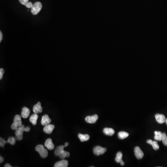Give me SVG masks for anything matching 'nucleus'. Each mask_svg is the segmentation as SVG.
I'll return each mask as SVG.
<instances>
[{
    "instance_id": "nucleus-33",
    "label": "nucleus",
    "mask_w": 167,
    "mask_h": 167,
    "mask_svg": "<svg viewBox=\"0 0 167 167\" xmlns=\"http://www.w3.org/2000/svg\"><path fill=\"white\" fill-rule=\"evenodd\" d=\"M120 164H121V165H122V166H123V165H125V162H123V161H121V162H120Z\"/></svg>"
},
{
    "instance_id": "nucleus-26",
    "label": "nucleus",
    "mask_w": 167,
    "mask_h": 167,
    "mask_svg": "<svg viewBox=\"0 0 167 167\" xmlns=\"http://www.w3.org/2000/svg\"><path fill=\"white\" fill-rule=\"evenodd\" d=\"M4 74V70L3 68L0 69V80L3 79V75Z\"/></svg>"
},
{
    "instance_id": "nucleus-11",
    "label": "nucleus",
    "mask_w": 167,
    "mask_h": 167,
    "mask_svg": "<svg viewBox=\"0 0 167 167\" xmlns=\"http://www.w3.org/2000/svg\"><path fill=\"white\" fill-rule=\"evenodd\" d=\"M45 146L48 150H54V145L52 142V140L51 139H46L45 142Z\"/></svg>"
},
{
    "instance_id": "nucleus-12",
    "label": "nucleus",
    "mask_w": 167,
    "mask_h": 167,
    "mask_svg": "<svg viewBox=\"0 0 167 167\" xmlns=\"http://www.w3.org/2000/svg\"><path fill=\"white\" fill-rule=\"evenodd\" d=\"M68 165V162L67 160L62 159L61 161L55 163L54 167H67Z\"/></svg>"
},
{
    "instance_id": "nucleus-9",
    "label": "nucleus",
    "mask_w": 167,
    "mask_h": 167,
    "mask_svg": "<svg viewBox=\"0 0 167 167\" xmlns=\"http://www.w3.org/2000/svg\"><path fill=\"white\" fill-rule=\"evenodd\" d=\"M155 118L157 123L160 124H162L166 122V117L164 115L160 114H156L155 115Z\"/></svg>"
},
{
    "instance_id": "nucleus-30",
    "label": "nucleus",
    "mask_w": 167,
    "mask_h": 167,
    "mask_svg": "<svg viewBox=\"0 0 167 167\" xmlns=\"http://www.w3.org/2000/svg\"><path fill=\"white\" fill-rule=\"evenodd\" d=\"M3 34H2V32L1 31L0 32V42H1V40H3Z\"/></svg>"
},
{
    "instance_id": "nucleus-27",
    "label": "nucleus",
    "mask_w": 167,
    "mask_h": 167,
    "mask_svg": "<svg viewBox=\"0 0 167 167\" xmlns=\"http://www.w3.org/2000/svg\"><path fill=\"white\" fill-rule=\"evenodd\" d=\"M28 1L29 0H19V1L21 4L25 5L28 3Z\"/></svg>"
},
{
    "instance_id": "nucleus-25",
    "label": "nucleus",
    "mask_w": 167,
    "mask_h": 167,
    "mask_svg": "<svg viewBox=\"0 0 167 167\" xmlns=\"http://www.w3.org/2000/svg\"><path fill=\"white\" fill-rule=\"evenodd\" d=\"M7 143V141H5V140L3 138H1V137L0 138V146L1 147H4L5 144Z\"/></svg>"
},
{
    "instance_id": "nucleus-29",
    "label": "nucleus",
    "mask_w": 167,
    "mask_h": 167,
    "mask_svg": "<svg viewBox=\"0 0 167 167\" xmlns=\"http://www.w3.org/2000/svg\"><path fill=\"white\" fill-rule=\"evenodd\" d=\"M30 131V128L29 127H26L25 128V132H29Z\"/></svg>"
},
{
    "instance_id": "nucleus-31",
    "label": "nucleus",
    "mask_w": 167,
    "mask_h": 167,
    "mask_svg": "<svg viewBox=\"0 0 167 167\" xmlns=\"http://www.w3.org/2000/svg\"><path fill=\"white\" fill-rule=\"evenodd\" d=\"M4 161V158H3V157H2L1 156H0V163H1V162H3Z\"/></svg>"
},
{
    "instance_id": "nucleus-24",
    "label": "nucleus",
    "mask_w": 167,
    "mask_h": 167,
    "mask_svg": "<svg viewBox=\"0 0 167 167\" xmlns=\"http://www.w3.org/2000/svg\"><path fill=\"white\" fill-rule=\"evenodd\" d=\"M162 143L165 146H167V136L165 133H163L162 139Z\"/></svg>"
},
{
    "instance_id": "nucleus-14",
    "label": "nucleus",
    "mask_w": 167,
    "mask_h": 167,
    "mask_svg": "<svg viewBox=\"0 0 167 167\" xmlns=\"http://www.w3.org/2000/svg\"><path fill=\"white\" fill-rule=\"evenodd\" d=\"M33 111L34 113H39L42 111L43 109L41 106V103L39 102L33 107Z\"/></svg>"
},
{
    "instance_id": "nucleus-32",
    "label": "nucleus",
    "mask_w": 167,
    "mask_h": 167,
    "mask_svg": "<svg viewBox=\"0 0 167 167\" xmlns=\"http://www.w3.org/2000/svg\"><path fill=\"white\" fill-rule=\"evenodd\" d=\"M5 167H11L12 166L11 165L9 164V163H7L5 165V166H4Z\"/></svg>"
},
{
    "instance_id": "nucleus-34",
    "label": "nucleus",
    "mask_w": 167,
    "mask_h": 167,
    "mask_svg": "<svg viewBox=\"0 0 167 167\" xmlns=\"http://www.w3.org/2000/svg\"><path fill=\"white\" fill-rule=\"evenodd\" d=\"M68 142H66V143H65V146H66V147H67V146H68Z\"/></svg>"
},
{
    "instance_id": "nucleus-15",
    "label": "nucleus",
    "mask_w": 167,
    "mask_h": 167,
    "mask_svg": "<svg viewBox=\"0 0 167 167\" xmlns=\"http://www.w3.org/2000/svg\"><path fill=\"white\" fill-rule=\"evenodd\" d=\"M30 113V111L28 108L26 107H24L22 109V111H21V117L24 119H27L28 117L29 116Z\"/></svg>"
},
{
    "instance_id": "nucleus-3",
    "label": "nucleus",
    "mask_w": 167,
    "mask_h": 167,
    "mask_svg": "<svg viewBox=\"0 0 167 167\" xmlns=\"http://www.w3.org/2000/svg\"><path fill=\"white\" fill-rule=\"evenodd\" d=\"M25 126L22 125L15 130V139L18 141H21L23 139V134L25 131Z\"/></svg>"
},
{
    "instance_id": "nucleus-16",
    "label": "nucleus",
    "mask_w": 167,
    "mask_h": 167,
    "mask_svg": "<svg viewBox=\"0 0 167 167\" xmlns=\"http://www.w3.org/2000/svg\"><path fill=\"white\" fill-rule=\"evenodd\" d=\"M103 133L105 135L109 136H112L115 133V131L112 128H105L103 130Z\"/></svg>"
},
{
    "instance_id": "nucleus-23",
    "label": "nucleus",
    "mask_w": 167,
    "mask_h": 167,
    "mask_svg": "<svg viewBox=\"0 0 167 167\" xmlns=\"http://www.w3.org/2000/svg\"><path fill=\"white\" fill-rule=\"evenodd\" d=\"M15 142H16V139L14 137H9L8 141H7V143H9L12 145L15 144Z\"/></svg>"
},
{
    "instance_id": "nucleus-21",
    "label": "nucleus",
    "mask_w": 167,
    "mask_h": 167,
    "mask_svg": "<svg viewBox=\"0 0 167 167\" xmlns=\"http://www.w3.org/2000/svg\"><path fill=\"white\" fill-rule=\"evenodd\" d=\"M128 133L125 131H120L118 133V137L120 139H124L128 137Z\"/></svg>"
},
{
    "instance_id": "nucleus-22",
    "label": "nucleus",
    "mask_w": 167,
    "mask_h": 167,
    "mask_svg": "<svg viewBox=\"0 0 167 167\" xmlns=\"http://www.w3.org/2000/svg\"><path fill=\"white\" fill-rule=\"evenodd\" d=\"M123 155L122 152H117L116 155V157L115 158V161L117 163H120L121 161H122Z\"/></svg>"
},
{
    "instance_id": "nucleus-7",
    "label": "nucleus",
    "mask_w": 167,
    "mask_h": 167,
    "mask_svg": "<svg viewBox=\"0 0 167 167\" xmlns=\"http://www.w3.org/2000/svg\"><path fill=\"white\" fill-rule=\"evenodd\" d=\"M134 153L136 158L138 159H141L144 156V154L140 147L137 146L134 148Z\"/></svg>"
},
{
    "instance_id": "nucleus-2",
    "label": "nucleus",
    "mask_w": 167,
    "mask_h": 167,
    "mask_svg": "<svg viewBox=\"0 0 167 167\" xmlns=\"http://www.w3.org/2000/svg\"><path fill=\"white\" fill-rule=\"evenodd\" d=\"M35 150L39 153L41 158H46L48 157V150L44 148V146L43 145H38L36 146L35 148Z\"/></svg>"
},
{
    "instance_id": "nucleus-20",
    "label": "nucleus",
    "mask_w": 167,
    "mask_h": 167,
    "mask_svg": "<svg viewBox=\"0 0 167 167\" xmlns=\"http://www.w3.org/2000/svg\"><path fill=\"white\" fill-rule=\"evenodd\" d=\"M154 133L155 135L154 139L155 140L158 141H161L162 140L163 133H162L161 131H155Z\"/></svg>"
},
{
    "instance_id": "nucleus-35",
    "label": "nucleus",
    "mask_w": 167,
    "mask_h": 167,
    "mask_svg": "<svg viewBox=\"0 0 167 167\" xmlns=\"http://www.w3.org/2000/svg\"><path fill=\"white\" fill-rule=\"evenodd\" d=\"M166 124H167V119H166Z\"/></svg>"
},
{
    "instance_id": "nucleus-5",
    "label": "nucleus",
    "mask_w": 167,
    "mask_h": 167,
    "mask_svg": "<svg viewBox=\"0 0 167 167\" xmlns=\"http://www.w3.org/2000/svg\"><path fill=\"white\" fill-rule=\"evenodd\" d=\"M42 8V5L41 4V3L39 1L36 2L33 5L32 8H31V11L32 14L34 15H37L40 11Z\"/></svg>"
},
{
    "instance_id": "nucleus-18",
    "label": "nucleus",
    "mask_w": 167,
    "mask_h": 167,
    "mask_svg": "<svg viewBox=\"0 0 167 167\" xmlns=\"http://www.w3.org/2000/svg\"><path fill=\"white\" fill-rule=\"evenodd\" d=\"M78 137L82 142L88 141L90 139V136L87 134H82L80 133L78 135Z\"/></svg>"
},
{
    "instance_id": "nucleus-4",
    "label": "nucleus",
    "mask_w": 167,
    "mask_h": 167,
    "mask_svg": "<svg viewBox=\"0 0 167 167\" xmlns=\"http://www.w3.org/2000/svg\"><path fill=\"white\" fill-rule=\"evenodd\" d=\"M22 125L23 124L21 116L19 115H16L14 117V122L12 125L11 129L13 130H16L19 126Z\"/></svg>"
},
{
    "instance_id": "nucleus-1",
    "label": "nucleus",
    "mask_w": 167,
    "mask_h": 167,
    "mask_svg": "<svg viewBox=\"0 0 167 167\" xmlns=\"http://www.w3.org/2000/svg\"><path fill=\"white\" fill-rule=\"evenodd\" d=\"M66 147L65 145H60L58 146L55 149L54 155L56 156H59L60 159L61 160L64 159L66 157L70 156V154L69 152L64 150V148Z\"/></svg>"
},
{
    "instance_id": "nucleus-8",
    "label": "nucleus",
    "mask_w": 167,
    "mask_h": 167,
    "mask_svg": "<svg viewBox=\"0 0 167 167\" xmlns=\"http://www.w3.org/2000/svg\"><path fill=\"white\" fill-rule=\"evenodd\" d=\"M99 119V117L97 115L93 116H87L85 117V121L89 123H94L97 122Z\"/></svg>"
},
{
    "instance_id": "nucleus-6",
    "label": "nucleus",
    "mask_w": 167,
    "mask_h": 167,
    "mask_svg": "<svg viewBox=\"0 0 167 167\" xmlns=\"http://www.w3.org/2000/svg\"><path fill=\"white\" fill-rule=\"evenodd\" d=\"M106 148H103L101 146H96L93 148V153L94 155L96 156H99L100 155H103L106 152Z\"/></svg>"
},
{
    "instance_id": "nucleus-17",
    "label": "nucleus",
    "mask_w": 167,
    "mask_h": 167,
    "mask_svg": "<svg viewBox=\"0 0 167 167\" xmlns=\"http://www.w3.org/2000/svg\"><path fill=\"white\" fill-rule=\"evenodd\" d=\"M146 142L148 144L151 145L153 148L154 150H157L159 149V146L158 144V143H157L156 141H153L149 139L147 140L146 141Z\"/></svg>"
},
{
    "instance_id": "nucleus-28",
    "label": "nucleus",
    "mask_w": 167,
    "mask_h": 167,
    "mask_svg": "<svg viewBox=\"0 0 167 167\" xmlns=\"http://www.w3.org/2000/svg\"><path fill=\"white\" fill-rule=\"evenodd\" d=\"M25 6L27 8H28V9H31L32 8L33 4L31 2H28L27 4L25 5Z\"/></svg>"
},
{
    "instance_id": "nucleus-10",
    "label": "nucleus",
    "mask_w": 167,
    "mask_h": 167,
    "mask_svg": "<svg viewBox=\"0 0 167 167\" xmlns=\"http://www.w3.org/2000/svg\"><path fill=\"white\" fill-rule=\"evenodd\" d=\"M54 127H55V126L54 125L48 124V125H45L44 129H43V131L46 133L50 134L52 133Z\"/></svg>"
},
{
    "instance_id": "nucleus-13",
    "label": "nucleus",
    "mask_w": 167,
    "mask_h": 167,
    "mask_svg": "<svg viewBox=\"0 0 167 167\" xmlns=\"http://www.w3.org/2000/svg\"><path fill=\"white\" fill-rule=\"evenodd\" d=\"M51 122V120L49 117V116L48 115H44L42 117L41 121L42 125L45 126L46 125L50 124Z\"/></svg>"
},
{
    "instance_id": "nucleus-19",
    "label": "nucleus",
    "mask_w": 167,
    "mask_h": 167,
    "mask_svg": "<svg viewBox=\"0 0 167 167\" xmlns=\"http://www.w3.org/2000/svg\"><path fill=\"white\" fill-rule=\"evenodd\" d=\"M38 119V116L36 113H34L31 115L29 119V121L34 125L37 124V121Z\"/></svg>"
}]
</instances>
